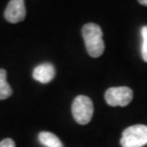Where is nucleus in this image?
Wrapping results in <instances>:
<instances>
[{"mask_svg": "<svg viewBox=\"0 0 147 147\" xmlns=\"http://www.w3.org/2000/svg\"><path fill=\"white\" fill-rule=\"evenodd\" d=\"M102 34L101 28L96 23H88L82 28V36L90 57H98L103 54L104 42Z\"/></svg>", "mask_w": 147, "mask_h": 147, "instance_id": "f257e3e1", "label": "nucleus"}, {"mask_svg": "<svg viewBox=\"0 0 147 147\" xmlns=\"http://www.w3.org/2000/svg\"><path fill=\"white\" fill-rule=\"evenodd\" d=\"M4 16L5 19L13 24L23 21L26 16L24 0H11L5 10Z\"/></svg>", "mask_w": 147, "mask_h": 147, "instance_id": "39448f33", "label": "nucleus"}, {"mask_svg": "<svg viewBox=\"0 0 147 147\" xmlns=\"http://www.w3.org/2000/svg\"><path fill=\"white\" fill-rule=\"evenodd\" d=\"M133 99V91L125 86L112 87L105 92V100L110 106H126Z\"/></svg>", "mask_w": 147, "mask_h": 147, "instance_id": "20e7f679", "label": "nucleus"}, {"mask_svg": "<svg viewBox=\"0 0 147 147\" xmlns=\"http://www.w3.org/2000/svg\"><path fill=\"white\" fill-rule=\"evenodd\" d=\"M13 94V90L10 84L7 82V72L4 69H0V99L10 98Z\"/></svg>", "mask_w": 147, "mask_h": 147, "instance_id": "6e6552de", "label": "nucleus"}, {"mask_svg": "<svg viewBox=\"0 0 147 147\" xmlns=\"http://www.w3.org/2000/svg\"><path fill=\"white\" fill-rule=\"evenodd\" d=\"M55 76V69L51 63H42L34 69L33 78L40 83H49Z\"/></svg>", "mask_w": 147, "mask_h": 147, "instance_id": "423d86ee", "label": "nucleus"}, {"mask_svg": "<svg viewBox=\"0 0 147 147\" xmlns=\"http://www.w3.org/2000/svg\"><path fill=\"white\" fill-rule=\"evenodd\" d=\"M72 114L78 124L85 125L89 123L94 114L93 101L86 96H78L73 101Z\"/></svg>", "mask_w": 147, "mask_h": 147, "instance_id": "f03ea898", "label": "nucleus"}, {"mask_svg": "<svg viewBox=\"0 0 147 147\" xmlns=\"http://www.w3.org/2000/svg\"><path fill=\"white\" fill-rule=\"evenodd\" d=\"M38 140L41 144L45 147H63L60 140L51 132H41L38 135Z\"/></svg>", "mask_w": 147, "mask_h": 147, "instance_id": "0eeeda50", "label": "nucleus"}, {"mask_svg": "<svg viewBox=\"0 0 147 147\" xmlns=\"http://www.w3.org/2000/svg\"><path fill=\"white\" fill-rule=\"evenodd\" d=\"M0 147H16V143L11 139H4L0 142Z\"/></svg>", "mask_w": 147, "mask_h": 147, "instance_id": "9d476101", "label": "nucleus"}, {"mask_svg": "<svg viewBox=\"0 0 147 147\" xmlns=\"http://www.w3.org/2000/svg\"><path fill=\"white\" fill-rule=\"evenodd\" d=\"M122 147H142L147 144V126L143 124L132 125L122 132L120 140Z\"/></svg>", "mask_w": 147, "mask_h": 147, "instance_id": "7ed1b4c3", "label": "nucleus"}, {"mask_svg": "<svg viewBox=\"0 0 147 147\" xmlns=\"http://www.w3.org/2000/svg\"><path fill=\"white\" fill-rule=\"evenodd\" d=\"M139 2L143 6H147V0H139Z\"/></svg>", "mask_w": 147, "mask_h": 147, "instance_id": "9b49d317", "label": "nucleus"}, {"mask_svg": "<svg viewBox=\"0 0 147 147\" xmlns=\"http://www.w3.org/2000/svg\"><path fill=\"white\" fill-rule=\"evenodd\" d=\"M142 37V59L147 62V26H143L140 30Z\"/></svg>", "mask_w": 147, "mask_h": 147, "instance_id": "1a4fd4ad", "label": "nucleus"}]
</instances>
